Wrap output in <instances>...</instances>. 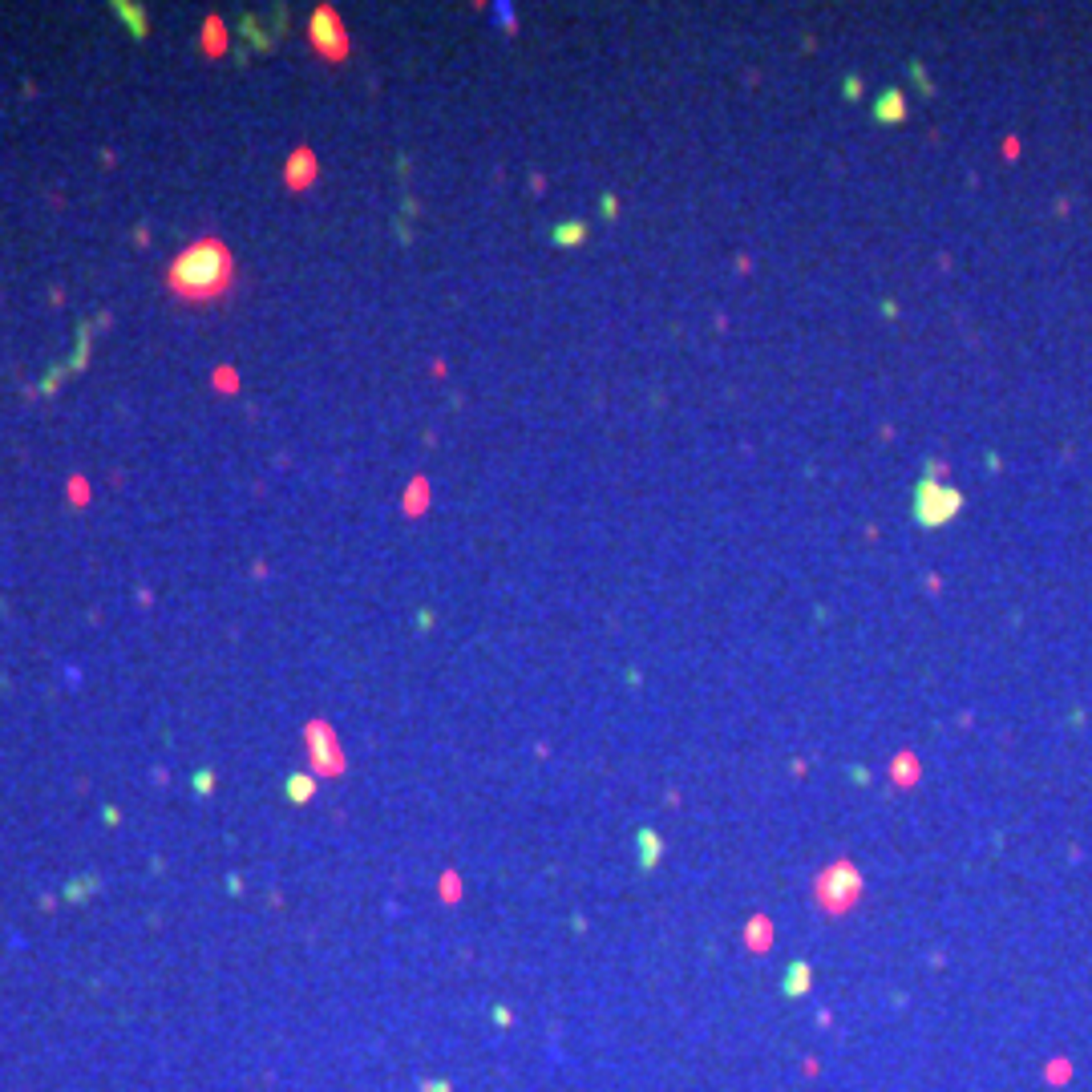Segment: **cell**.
<instances>
[{
  "label": "cell",
  "mask_w": 1092,
  "mask_h": 1092,
  "mask_svg": "<svg viewBox=\"0 0 1092 1092\" xmlns=\"http://www.w3.org/2000/svg\"><path fill=\"white\" fill-rule=\"evenodd\" d=\"M194 785H198V789L207 793V789H211V773H198V777H194Z\"/></svg>",
  "instance_id": "obj_18"
},
{
  "label": "cell",
  "mask_w": 1092,
  "mask_h": 1092,
  "mask_svg": "<svg viewBox=\"0 0 1092 1092\" xmlns=\"http://www.w3.org/2000/svg\"><path fill=\"white\" fill-rule=\"evenodd\" d=\"M316 174H320V162H316V154L308 150V146H296V154L287 158V166H283V179H287V187H291V190L312 187Z\"/></svg>",
  "instance_id": "obj_6"
},
{
  "label": "cell",
  "mask_w": 1092,
  "mask_h": 1092,
  "mask_svg": "<svg viewBox=\"0 0 1092 1092\" xmlns=\"http://www.w3.org/2000/svg\"><path fill=\"white\" fill-rule=\"evenodd\" d=\"M235 283V263L231 251L218 239H198L190 243L166 272V287L187 300V304H207V300H223Z\"/></svg>",
  "instance_id": "obj_1"
},
{
  "label": "cell",
  "mask_w": 1092,
  "mask_h": 1092,
  "mask_svg": "<svg viewBox=\"0 0 1092 1092\" xmlns=\"http://www.w3.org/2000/svg\"><path fill=\"white\" fill-rule=\"evenodd\" d=\"M587 218H566V223H555V231H551V239L559 243V247H579V243H587Z\"/></svg>",
  "instance_id": "obj_9"
},
{
  "label": "cell",
  "mask_w": 1092,
  "mask_h": 1092,
  "mask_svg": "<svg viewBox=\"0 0 1092 1092\" xmlns=\"http://www.w3.org/2000/svg\"><path fill=\"white\" fill-rule=\"evenodd\" d=\"M490 1016H494V1024H498V1028H510V1020H514V1011H510L506 1003H494V1011H490Z\"/></svg>",
  "instance_id": "obj_13"
},
{
  "label": "cell",
  "mask_w": 1092,
  "mask_h": 1092,
  "mask_svg": "<svg viewBox=\"0 0 1092 1092\" xmlns=\"http://www.w3.org/2000/svg\"><path fill=\"white\" fill-rule=\"evenodd\" d=\"M421 1092H453L445 1080H429V1085H421Z\"/></svg>",
  "instance_id": "obj_17"
},
{
  "label": "cell",
  "mask_w": 1092,
  "mask_h": 1092,
  "mask_svg": "<svg viewBox=\"0 0 1092 1092\" xmlns=\"http://www.w3.org/2000/svg\"><path fill=\"white\" fill-rule=\"evenodd\" d=\"M963 510V494L951 486H938L935 477H923L914 486V522L918 526H943Z\"/></svg>",
  "instance_id": "obj_2"
},
{
  "label": "cell",
  "mask_w": 1092,
  "mask_h": 1092,
  "mask_svg": "<svg viewBox=\"0 0 1092 1092\" xmlns=\"http://www.w3.org/2000/svg\"><path fill=\"white\" fill-rule=\"evenodd\" d=\"M312 793H316V781L312 777H304V773H291V777H287V797H291L296 806H304Z\"/></svg>",
  "instance_id": "obj_11"
},
{
  "label": "cell",
  "mask_w": 1092,
  "mask_h": 1092,
  "mask_svg": "<svg viewBox=\"0 0 1092 1092\" xmlns=\"http://www.w3.org/2000/svg\"><path fill=\"white\" fill-rule=\"evenodd\" d=\"M810 987H813V967L806 963V959H789L785 971H781V996L801 999Z\"/></svg>",
  "instance_id": "obj_7"
},
{
  "label": "cell",
  "mask_w": 1092,
  "mask_h": 1092,
  "mask_svg": "<svg viewBox=\"0 0 1092 1092\" xmlns=\"http://www.w3.org/2000/svg\"><path fill=\"white\" fill-rule=\"evenodd\" d=\"M308 752H312V765L320 769V773H340L344 765V757H340V749H336V737H332V728L328 724H312L308 728Z\"/></svg>",
  "instance_id": "obj_4"
},
{
  "label": "cell",
  "mask_w": 1092,
  "mask_h": 1092,
  "mask_svg": "<svg viewBox=\"0 0 1092 1092\" xmlns=\"http://www.w3.org/2000/svg\"><path fill=\"white\" fill-rule=\"evenodd\" d=\"M203 49H207L211 57L227 53V29H223L218 17H207V25H203Z\"/></svg>",
  "instance_id": "obj_10"
},
{
  "label": "cell",
  "mask_w": 1092,
  "mask_h": 1092,
  "mask_svg": "<svg viewBox=\"0 0 1092 1092\" xmlns=\"http://www.w3.org/2000/svg\"><path fill=\"white\" fill-rule=\"evenodd\" d=\"M842 94H845V97H850V101H854V97L862 94V81H858V77H845V86H842Z\"/></svg>",
  "instance_id": "obj_14"
},
{
  "label": "cell",
  "mask_w": 1092,
  "mask_h": 1092,
  "mask_svg": "<svg viewBox=\"0 0 1092 1092\" xmlns=\"http://www.w3.org/2000/svg\"><path fill=\"white\" fill-rule=\"evenodd\" d=\"M429 506V482L425 477H417L413 486H409V494H405V510L409 514H421Z\"/></svg>",
  "instance_id": "obj_12"
},
{
  "label": "cell",
  "mask_w": 1092,
  "mask_h": 1092,
  "mask_svg": "<svg viewBox=\"0 0 1092 1092\" xmlns=\"http://www.w3.org/2000/svg\"><path fill=\"white\" fill-rule=\"evenodd\" d=\"M635 845H639V870H655L659 854H664V838L655 834L652 825H644V830H635Z\"/></svg>",
  "instance_id": "obj_8"
},
{
  "label": "cell",
  "mask_w": 1092,
  "mask_h": 1092,
  "mask_svg": "<svg viewBox=\"0 0 1092 1092\" xmlns=\"http://www.w3.org/2000/svg\"><path fill=\"white\" fill-rule=\"evenodd\" d=\"M215 384H218V389H235V376H231V369H218Z\"/></svg>",
  "instance_id": "obj_15"
},
{
  "label": "cell",
  "mask_w": 1092,
  "mask_h": 1092,
  "mask_svg": "<svg viewBox=\"0 0 1092 1092\" xmlns=\"http://www.w3.org/2000/svg\"><path fill=\"white\" fill-rule=\"evenodd\" d=\"M308 37H312L320 57H328V61H344V57H348V32H344L336 8H316L312 25H308Z\"/></svg>",
  "instance_id": "obj_3"
},
{
  "label": "cell",
  "mask_w": 1092,
  "mask_h": 1092,
  "mask_svg": "<svg viewBox=\"0 0 1092 1092\" xmlns=\"http://www.w3.org/2000/svg\"><path fill=\"white\" fill-rule=\"evenodd\" d=\"M906 114H910V101H906V94L899 86H886L882 94L874 97V122L878 125H899L906 122Z\"/></svg>",
  "instance_id": "obj_5"
},
{
  "label": "cell",
  "mask_w": 1092,
  "mask_h": 1092,
  "mask_svg": "<svg viewBox=\"0 0 1092 1092\" xmlns=\"http://www.w3.org/2000/svg\"><path fill=\"white\" fill-rule=\"evenodd\" d=\"M615 207H619V203H615V194H603V215L615 218Z\"/></svg>",
  "instance_id": "obj_16"
}]
</instances>
